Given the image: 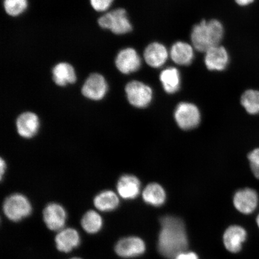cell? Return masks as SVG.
I'll return each mask as SVG.
<instances>
[{"label": "cell", "mask_w": 259, "mask_h": 259, "mask_svg": "<svg viewBox=\"0 0 259 259\" xmlns=\"http://www.w3.org/2000/svg\"><path fill=\"white\" fill-rule=\"evenodd\" d=\"M224 34V27L218 19L203 20L194 25L191 41L194 50L205 53L210 48L220 45Z\"/></svg>", "instance_id": "7a4b0ae2"}, {"label": "cell", "mask_w": 259, "mask_h": 259, "mask_svg": "<svg viewBox=\"0 0 259 259\" xmlns=\"http://www.w3.org/2000/svg\"><path fill=\"white\" fill-rule=\"evenodd\" d=\"M174 118L178 127L184 131L195 128L201 121V114L196 105L190 102H181L174 112Z\"/></svg>", "instance_id": "8992f818"}, {"label": "cell", "mask_w": 259, "mask_h": 259, "mask_svg": "<svg viewBox=\"0 0 259 259\" xmlns=\"http://www.w3.org/2000/svg\"><path fill=\"white\" fill-rule=\"evenodd\" d=\"M70 259H82V258H78V257H73V258H70Z\"/></svg>", "instance_id": "1f68e13d"}, {"label": "cell", "mask_w": 259, "mask_h": 259, "mask_svg": "<svg viewBox=\"0 0 259 259\" xmlns=\"http://www.w3.org/2000/svg\"><path fill=\"white\" fill-rule=\"evenodd\" d=\"M3 210L9 220L19 222L30 215L32 209L27 197L21 193H14L5 199Z\"/></svg>", "instance_id": "3957f363"}, {"label": "cell", "mask_w": 259, "mask_h": 259, "mask_svg": "<svg viewBox=\"0 0 259 259\" xmlns=\"http://www.w3.org/2000/svg\"><path fill=\"white\" fill-rule=\"evenodd\" d=\"M53 78L56 85L65 87L76 82L77 76L72 65L67 63H60L53 69Z\"/></svg>", "instance_id": "d6986e66"}, {"label": "cell", "mask_w": 259, "mask_h": 259, "mask_svg": "<svg viewBox=\"0 0 259 259\" xmlns=\"http://www.w3.org/2000/svg\"><path fill=\"white\" fill-rule=\"evenodd\" d=\"M233 203L238 212L244 215H250L258 208L259 195L256 190L247 187L236 191Z\"/></svg>", "instance_id": "52a82bcc"}, {"label": "cell", "mask_w": 259, "mask_h": 259, "mask_svg": "<svg viewBox=\"0 0 259 259\" xmlns=\"http://www.w3.org/2000/svg\"><path fill=\"white\" fill-rule=\"evenodd\" d=\"M159 78L164 92L169 95H173L180 90L181 84V74L177 68H166L161 71Z\"/></svg>", "instance_id": "ffe728a7"}, {"label": "cell", "mask_w": 259, "mask_h": 259, "mask_svg": "<svg viewBox=\"0 0 259 259\" xmlns=\"http://www.w3.org/2000/svg\"><path fill=\"white\" fill-rule=\"evenodd\" d=\"M115 250L122 258H134L143 255L147 250V245L143 239L138 236H128L116 243Z\"/></svg>", "instance_id": "9c48e42d"}, {"label": "cell", "mask_w": 259, "mask_h": 259, "mask_svg": "<svg viewBox=\"0 0 259 259\" xmlns=\"http://www.w3.org/2000/svg\"><path fill=\"white\" fill-rule=\"evenodd\" d=\"M141 181L133 175H124L119 178L116 184L119 196L125 200L137 198L141 193Z\"/></svg>", "instance_id": "2e32d148"}, {"label": "cell", "mask_w": 259, "mask_h": 259, "mask_svg": "<svg viewBox=\"0 0 259 259\" xmlns=\"http://www.w3.org/2000/svg\"><path fill=\"white\" fill-rule=\"evenodd\" d=\"M160 223L158 251L164 258L174 259L189 247L186 225L182 220L171 215L162 217Z\"/></svg>", "instance_id": "6da1fadb"}, {"label": "cell", "mask_w": 259, "mask_h": 259, "mask_svg": "<svg viewBox=\"0 0 259 259\" xmlns=\"http://www.w3.org/2000/svg\"><path fill=\"white\" fill-rule=\"evenodd\" d=\"M174 259H199V257L196 252L186 250L177 254Z\"/></svg>", "instance_id": "83f0119b"}, {"label": "cell", "mask_w": 259, "mask_h": 259, "mask_svg": "<svg viewBox=\"0 0 259 259\" xmlns=\"http://www.w3.org/2000/svg\"><path fill=\"white\" fill-rule=\"evenodd\" d=\"M112 190H104L96 195L94 199V205L96 208L102 212H109L118 208L119 197Z\"/></svg>", "instance_id": "7402d4cb"}, {"label": "cell", "mask_w": 259, "mask_h": 259, "mask_svg": "<svg viewBox=\"0 0 259 259\" xmlns=\"http://www.w3.org/2000/svg\"><path fill=\"white\" fill-rule=\"evenodd\" d=\"M125 92L130 104L135 108H147L153 100V89L141 81H131L126 85Z\"/></svg>", "instance_id": "5b68a950"}, {"label": "cell", "mask_w": 259, "mask_h": 259, "mask_svg": "<svg viewBox=\"0 0 259 259\" xmlns=\"http://www.w3.org/2000/svg\"><path fill=\"white\" fill-rule=\"evenodd\" d=\"M108 85L106 80L101 74H91L82 86V95L93 101H100L106 95Z\"/></svg>", "instance_id": "ba28073f"}, {"label": "cell", "mask_w": 259, "mask_h": 259, "mask_svg": "<svg viewBox=\"0 0 259 259\" xmlns=\"http://www.w3.org/2000/svg\"><path fill=\"white\" fill-rule=\"evenodd\" d=\"M113 0H90L91 5L96 11L103 12L108 11Z\"/></svg>", "instance_id": "4316f807"}, {"label": "cell", "mask_w": 259, "mask_h": 259, "mask_svg": "<svg viewBox=\"0 0 259 259\" xmlns=\"http://www.w3.org/2000/svg\"><path fill=\"white\" fill-rule=\"evenodd\" d=\"M229 62L228 52L221 45L210 48L205 53L204 63L210 71H223Z\"/></svg>", "instance_id": "9a60e30c"}, {"label": "cell", "mask_w": 259, "mask_h": 259, "mask_svg": "<svg viewBox=\"0 0 259 259\" xmlns=\"http://www.w3.org/2000/svg\"><path fill=\"white\" fill-rule=\"evenodd\" d=\"M0 167H1L0 171H1V180H2L3 176L6 173V168H7L6 161L3 158H1V161H0Z\"/></svg>", "instance_id": "f1b7e54d"}, {"label": "cell", "mask_w": 259, "mask_h": 259, "mask_svg": "<svg viewBox=\"0 0 259 259\" xmlns=\"http://www.w3.org/2000/svg\"><path fill=\"white\" fill-rule=\"evenodd\" d=\"M142 199L148 205L160 207L166 200V193L164 188L159 184L153 183L145 187L142 192Z\"/></svg>", "instance_id": "44dd1931"}, {"label": "cell", "mask_w": 259, "mask_h": 259, "mask_svg": "<svg viewBox=\"0 0 259 259\" xmlns=\"http://www.w3.org/2000/svg\"><path fill=\"white\" fill-rule=\"evenodd\" d=\"M247 158L252 175L259 180V147L251 151L248 154Z\"/></svg>", "instance_id": "484cf974"}, {"label": "cell", "mask_w": 259, "mask_h": 259, "mask_svg": "<svg viewBox=\"0 0 259 259\" xmlns=\"http://www.w3.org/2000/svg\"><path fill=\"white\" fill-rule=\"evenodd\" d=\"M194 50L192 45L185 41H178L171 47L169 57L174 63L179 66H189L194 59Z\"/></svg>", "instance_id": "e0dca14e"}, {"label": "cell", "mask_w": 259, "mask_h": 259, "mask_svg": "<svg viewBox=\"0 0 259 259\" xmlns=\"http://www.w3.org/2000/svg\"><path fill=\"white\" fill-rule=\"evenodd\" d=\"M241 103L248 114H259V91L248 90L242 94Z\"/></svg>", "instance_id": "cb8c5ba5"}, {"label": "cell", "mask_w": 259, "mask_h": 259, "mask_svg": "<svg viewBox=\"0 0 259 259\" xmlns=\"http://www.w3.org/2000/svg\"><path fill=\"white\" fill-rule=\"evenodd\" d=\"M98 24L100 27L117 35L125 34L133 30L127 12L122 8L106 13L98 19Z\"/></svg>", "instance_id": "277c9868"}, {"label": "cell", "mask_w": 259, "mask_h": 259, "mask_svg": "<svg viewBox=\"0 0 259 259\" xmlns=\"http://www.w3.org/2000/svg\"><path fill=\"white\" fill-rule=\"evenodd\" d=\"M81 225L85 232L90 234H95L101 230L103 219L98 212L90 210L83 215L81 220Z\"/></svg>", "instance_id": "603a6c76"}, {"label": "cell", "mask_w": 259, "mask_h": 259, "mask_svg": "<svg viewBox=\"0 0 259 259\" xmlns=\"http://www.w3.org/2000/svg\"><path fill=\"white\" fill-rule=\"evenodd\" d=\"M28 0H4L3 6L6 14L16 17L23 14L28 8Z\"/></svg>", "instance_id": "d4e9b609"}, {"label": "cell", "mask_w": 259, "mask_h": 259, "mask_svg": "<svg viewBox=\"0 0 259 259\" xmlns=\"http://www.w3.org/2000/svg\"><path fill=\"white\" fill-rule=\"evenodd\" d=\"M141 65V58L134 48L123 49L116 56L115 66L122 74H129L137 72Z\"/></svg>", "instance_id": "30bf717a"}, {"label": "cell", "mask_w": 259, "mask_h": 259, "mask_svg": "<svg viewBox=\"0 0 259 259\" xmlns=\"http://www.w3.org/2000/svg\"><path fill=\"white\" fill-rule=\"evenodd\" d=\"M169 57V52L159 42H153L145 49L144 58L145 63L154 69L163 67Z\"/></svg>", "instance_id": "5bb4252c"}, {"label": "cell", "mask_w": 259, "mask_h": 259, "mask_svg": "<svg viewBox=\"0 0 259 259\" xmlns=\"http://www.w3.org/2000/svg\"><path fill=\"white\" fill-rule=\"evenodd\" d=\"M256 223H257V225L258 226V228H259V213H258V214L257 216Z\"/></svg>", "instance_id": "4dcf8cb0"}, {"label": "cell", "mask_w": 259, "mask_h": 259, "mask_svg": "<svg viewBox=\"0 0 259 259\" xmlns=\"http://www.w3.org/2000/svg\"><path fill=\"white\" fill-rule=\"evenodd\" d=\"M45 225L49 229L60 231L64 229L67 220V212L64 207L57 203H51L45 207L43 212Z\"/></svg>", "instance_id": "8fae6325"}, {"label": "cell", "mask_w": 259, "mask_h": 259, "mask_svg": "<svg viewBox=\"0 0 259 259\" xmlns=\"http://www.w3.org/2000/svg\"><path fill=\"white\" fill-rule=\"evenodd\" d=\"M80 241L78 232L73 228L61 229L55 239L58 250L64 252L72 251L79 245Z\"/></svg>", "instance_id": "ac0fdd59"}, {"label": "cell", "mask_w": 259, "mask_h": 259, "mask_svg": "<svg viewBox=\"0 0 259 259\" xmlns=\"http://www.w3.org/2000/svg\"><path fill=\"white\" fill-rule=\"evenodd\" d=\"M235 2L239 6H246L251 4L254 0H235Z\"/></svg>", "instance_id": "f546056e"}, {"label": "cell", "mask_w": 259, "mask_h": 259, "mask_svg": "<svg viewBox=\"0 0 259 259\" xmlns=\"http://www.w3.org/2000/svg\"><path fill=\"white\" fill-rule=\"evenodd\" d=\"M40 122L37 114L32 112H25L18 116L16 121L18 134L25 139L35 137L39 131Z\"/></svg>", "instance_id": "4fadbf2b"}, {"label": "cell", "mask_w": 259, "mask_h": 259, "mask_svg": "<svg viewBox=\"0 0 259 259\" xmlns=\"http://www.w3.org/2000/svg\"><path fill=\"white\" fill-rule=\"evenodd\" d=\"M247 237V233L243 227L232 225L225 230L223 235L224 247L231 253H238L242 250L243 244Z\"/></svg>", "instance_id": "7c38bea8"}]
</instances>
